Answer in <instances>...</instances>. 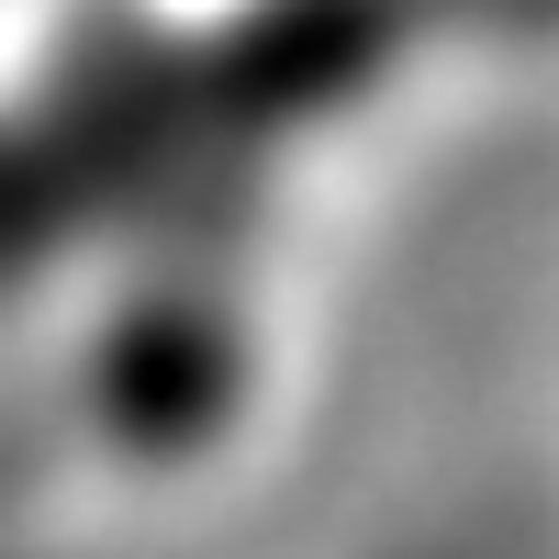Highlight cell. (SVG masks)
<instances>
[{
  "mask_svg": "<svg viewBox=\"0 0 559 559\" xmlns=\"http://www.w3.org/2000/svg\"><path fill=\"white\" fill-rule=\"evenodd\" d=\"M90 392H102L134 437L191 448L213 414H224V392H236V336H224V302H213V292L134 302L112 336H102V369H90Z\"/></svg>",
  "mask_w": 559,
  "mask_h": 559,
  "instance_id": "obj_1",
  "label": "cell"
}]
</instances>
